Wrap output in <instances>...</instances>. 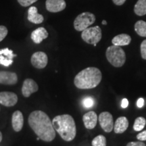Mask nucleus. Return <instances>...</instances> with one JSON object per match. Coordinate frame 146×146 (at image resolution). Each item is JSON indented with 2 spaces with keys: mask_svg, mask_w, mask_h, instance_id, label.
Instances as JSON below:
<instances>
[{
  "mask_svg": "<svg viewBox=\"0 0 146 146\" xmlns=\"http://www.w3.org/2000/svg\"><path fill=\"white\" fill-rule=\"evenodd\" d=\"M102 74L96 67H88L80 71L74 79V85L80 89H90L101 83Z\"/></svg>",
  "mask_w": 146,
  "mask_h": 146,
  "instance_id": "f03ea898",
  "label": "nucleus"
},
{
  "mask_svg": "<svg viewBox=\"0 0 146 146\" xmlns=\"http://www.w3.org/2000/svg\"><path fill=\"white\" fill-rule=\"evenodd\" d=\"M48 35V32L47 31L46 29L43 27H39L32 32L31 37L35 43L39 44L43 41V40L47 39Z\"/></svg>",
  "mask_w": 146,
  "mask_h": 146,
  "instance_id": "dca6fc26",
  "label": "nucleus"
},
{
  "mask_svg": "<svg viewBox=\"0 0 146 146\" xmlns=\"http://www.w3.org/2000/svg\"><path fill=\"white\" fill-rule=\"evenodd\" d=\"M36 1H37V0H18V2L19 3V4L21 5L22 6L27 7L32 5L33 3L36 2Z\"/></svg>",
  "mask_w": 146,
  "mask_h": 146,
  "instance_id": "a878e982",
  "label": "nucleus"
},
{
  "mask_svg": "<svg viewBox=\"0 0 146 146\" xmlns=\"http://www.w3.org/2000/svg\"><path fill=\"white\" fill-rule=\"evenodd\" d=\"M18 76L15 72L10 71H0V84L13 85L17 83Z\"/></svg>",
  "mask_w": 146,
  "mask_h": 146,
  "instance_id": "ddd939ff",
  "label": "nucleus"
},
{
  "mask_svg": "<svg viewBox=\"0 0 146 146\" xmlns=\"http://www.w3.org/2000/svg\"><path fill=\"white\" fill-rule=\"evenodd\" d=\"M146 125V120L145 118L140 117L137 118L135 120L134 125H133V129L135 131H141L143 130Z\"/></svg>",
  "mask_w": 146,
  "mask_h": 146,
  "instance_id": "4be33fe9",
  "label": "nucleus"
},
{
  "mask_svg": "<svg viewBox=\"0 0 146 146\" xmlns=\"http://www.w3.org/2000/svg\"><path fill=\"white\" fill-rule=\"evenodd\" d=\"M129 127V120L125 116H120L116 119L114 125V131L116 134L123 133Z\"/></svg>",
  "mask_w": 146,
  "mask_h": 146,
  "instance_id": "f3484780",
  "label": "nucleus"
},
{
  "mask_svg": "<svg viewBox=\"0 0 146 146\" xmlns=\"http://www.w3.org/2000/svg\"><path fill=\"white\" fill-rule=\"evenodd\" d=\"M144 105V99L142 98H139L137 101V106L139 108H141Z\"/></svg>",
  "mask_w": 146,
  "mask_h": 146,
  "instance_id": "c756f323",
  "label": "nucleus"
},
{
  "mask_svg": "<svg viewBox=\"0 0 146 146\" xmlns=\"http://www.w3.org/2000/svg\"><path fill=\"white\" fill-rule=\"evenodd\" d=\"M39 90L37 83L31 78H27L23 82L22 87V94L25 98H29L31 95Z\"/></svg>",
  "mask_w": 146,
  "mask_h": 146,
  "instance_id": "9b49d317",
  "label": "nucleus"
},
{
  "mask_svg": "<svg viewBox=\"0 0 146 146\" xmlns=\"http://www.w3.org/2000/svg\"><path fill=\"white\" fill-rule=\"evenodd\" d=\"M31 62L35 68L42 69L46 67L48 63V58L45 53L43 52H36L32 55Z\"/></svg>",
  "mask_w": 146,
  "mask_h": 146,
  "instance_id": "6e6552de",
  "label": "nucleus"
},
{
  "mask_svg": "<svg viewBox=\"0 0 146 146\" xmlns=\"http://www.w3.org/2000/svg\"><path fill=\"white\" fill-rule=\"evenodd\" d=\"M28 18L29 21L34 24H41L44 21L43 16L38 13L37 8L35 6L30 7L28 10Z\"/></svg>",
  "mask_w": 146,
  "mask_h": 146,
  "instance_id": "a211bd4d",
  "label": "nucleus"
},
{
  "mask_svg": "<svg viewBox=\"0 0 146 146\" xmlns=\"http://www.w3.org/2000/svg\"><path fill=\"white\" fill-rule=\"evenodd\" d=\"M102 37V29L100 27H88L82 31L81 38L88 44L94 45L95 47L99 43Z\"/></svg>",
  "mask_w": 146,
  "mask_h": 146,
  "instance_id": "39448f33",
  "label": "nucleus"
},
{
  "mask_svg": "<svg viewBox=\"0 0 146 146\" xmlns=\"http://www.w3.org/2000/svg\"><path fill=\"white\" fill-rule=\"evenodd\" d=\"M106 56L108 61L111 65L116 68H120L125 64L126 54L125 51L120 46L113 45L107 48Z\"/></svg>",
  "mask_w": 146,
  "mask_h": 146,
  "instance_id": "20e7f679",
  "label": "nucleus"
},
{
  "mask_svg": "<svg viewBox=\"0 0 146 146\" xmlns=\"http://www.w3.org/2000/svg\"><path fill=\"white\" fill-rule=\"evenodd\" d=\"M134 12L137 16H142L146 14V0H138L135 5Z\"/></svg>",
  "mask_w": 146,
  "mask_h": 146,
  "instance_id": "aec40b11",
  "label": "nucleus"
},
{
  "mask_svg": "<svg viewBox=\"0 0 146 146\" xmlns=\"http://www.w3.org/2000/svg\"><path fill=\"white\" fill-rule=\"evenodd\" d=\"M55 131H57L62 139L71 141L75 138L76 127L74 118L69 114L56 116L52 120Z\"/></svg>",
  "mask_w": 146,
  "mask_h": 146,
  "instance_id": "7ed1b4c3",
  "label": "nucleus"
},
{
  "mask_svg": "<svg viewBox=\"0 0 146 146\" xmlns=\"http://www.w3.org/2000/svg\"><path fill=\"white\" fill-rule=\"evenodd\" d=\"M8 31L6 27L5 26H2V25L0 26V42L2 41L5 39V36L8 35Z\"/></svg>",
  "mask_w": 146,
  "mask_h": 146,
  "instance_id": "393cba45",
  "label": "nucleus"
},
{
  "mask_svg": "<svg viewBox=\"0 0 146 146\" xmlns=\"http://www.w3.org/2000/svg\"><path fill=\"white\" fill-rule=\"evenodd\" d=\"M96 21V16L89 12H83L75 18L74 21V28L77 31H83L92 25Z\"/></svg>",
  "mask_w": 146,
  "mask_h": 146,
  "instance_id": "423d86ee",
  "label": "nucleus"
},
{
  "mask_svg": "<svg viewBox=\"0 0 146 146\" xmlns=\"http://www.w3.org/2000/svg\"><path fill=\"white\" fill-rule=\"evenodd\" d=\"M95 104V100L94 98L91 96H87L85 97V98H83V100H82V105L84 108H91L94 106Z\"/></svg>",
  "mask_w": 146,
  "mask_h": 146,
  "instance_id": "b1692460",
  "label": "nucleus"
},
{
  "mask_svg": "<svg viewBox=\"0 0 146 146\" xmlns=\"http://www.w3.org/2000/svg\"><path fill=\"white\" fill-rule=\"evenodd\" d=\"M83 121L86 129H94L98 123V115L94 111H89L83 115Z\"/></svg>",
  "mask_w": 146,
  "mask_h": 146,
  "instance_id": "4468645a",
  "label": "nucleus"
},
{
  "mask_svg": "<svg viewBox=\"0 0 146 146\" xmlns=\"http://www.w3.org/2000/svg\"><path fill=\"white\" fill-rule=\"evenodd\" d=\"M127 146H146L143 142L139 141H131L127 143Z\"/></svg>",
  "mask_w": 146,
  "mask_h": 146,
  "instance_id": "c85d7f7f",
  "label": "nucleus"
},
{
  "mask_svg": "<svg viewBox=\"0 0 146 146\" xmlns=\"http://www.w3.org/2000/svg\"><path fill=\"white\" fill-rule=\"evenodd\" d=\"M128 106H129V101L127 98H124L121 102V107L123 108H127Z\"/></svg>",
  "mask_w": 146,
  "mask_h": 146,
  "instance_id": "7c9ffc66",
  "label": "nucleus"
},
{
  "mask_svg": "<svg viewBox=\"0 0 146 146\" xmlns=\"http://www.w3.org/2000/svg\"><path fill=\"white\" fill-rule=\"evenodd\" d=\"M16 57L13 51L6 47L0 49V64L3 66L8 67L13 64V58Z\"/></svg>",
  "mask_w": 146,
  "mask_h": 146,
  "instance_id": "9d476101",
  "label": "nucleus"
},
{
  "mask_svg": "<svg viewBox=\"0 0 146 146\" xmlns=\"http://www.w3.org/2000/svg\"><path fill=\"white\" fill-rule=\"evenodd\" d=\"M102 25H107V22L106 21H102Z\"/></svg>",
  "mask_w": 146,
  "mask_h": 146,
  "instance_id": "72a5a7b5",
  "label": "nucleus"
},
{
  "mask_svg": "<svg viewBox=\"0 0 146 146\" xmlns=\"http://www.w3.org/2000/svg\"><path fill=\"white\" fill-rule=\"evenodd\" d=\"M2 138H3V136H2V133H1V131H0V142L2 141Z\"/></svg>",
  "mask_w": 146,
  "mask_h": 146,
  "instance_id": "473e14b6",
  "label": "nucleus"
},
{
  "mask_svg": "<svg viewBox=\"0 0 146 146\" xmlns=\"http://www.w3.org/2000/svg\"><path fill=\"white\" fill-rule=\"evenodd\" d=\"M137 139L139 141H146V130L138 133L137 135Z\"/></svg>",
  "mask_w": 146,
  "mask_h": 146,
  "instance_id": "cd10ccee",
  "label": "nucleus"
},
{
  "mask_svg": "<svg viewBox=\"0 0 146 146\" xmlns=\"http://www.w3.org/2000/svg\"><path fill=\"white\" fill-rule=\"evenodd\" d=\"M140 50H141V55L142 58L146 60V39L144 40L141 43V46H140Z\"/></svg>",
  "mask_w": 146,
  "mask_h": 146,
  "instance_id": "bb28decb",
  "label": "nucleus"
},
{
  "mask_svg": "<svg viewBox=\"0 0 146 146\" xmlns=\"http://www.w3.org/2000/svg\"><path fill=\"white\" fill-rule=\"evenodd\" d=\"M24 125L23 114L20 110H16L13 113L12 116V125L16 132H19L22 130Z\"/></svg>",
  "mask_w": 146,
  "mask_h": 146,
  "instance_id": "2eb2a0df",
  "label": "nucleus"
},
{
  "mask_svg": "<svg viewBox=\"0 0 146 146\" xmlns=\"http://www.w3.org/2000/svg\"><path fill=\"white\" fill-rule=\"evenodd\" d=\"M131 41V37L127 34H120L114 36L112 40L113 45L117 46H125L130 44Z\"/></svg>",
  "mask_w": 146,
  "mask_h": 146,
  "instance_id": "6ab92c4d",
  "label": "nucleus"
},
{
  "mask_svg": "<svg viewBox=\"0 0 146 146\" xmlns=\"http://www.w3.org/2000/svg\"><path fill=\"white\" fill-rule=\"evenodd\" d=\"M18 102V96L14 92L2 91L0 92V104L6 107H12Z\"/></svg>",
  "mask_w": 146,
  "mask_h": 146,
  "instance_id": "1a4fd4ad",
  "label": "nucleus"
},
{
  "mask_svg": "<svg viewBox=\"0 0 146 146\" xmlns=\"http://www.w3.org/2000/svg\"><path fill=\"white\" fill-rule=\"evenodd\" d=\"M92 146H106V138L102 135L96 136L91 142Z\"/></svg>",
  "mask_w": 146,
  "mask_h": 146,
  "instance_id": "5701e85b",
  "label": "nucleus"
},
{
  "mask_svg": "<svg viewBox=\"0 0 146 146\" xmlns=\"http://www.w3.org/2000/svg\"><path fill=\"white\" fill-rule=\"evenodd\" d=\"M135 31L138 35L146 37V22L139 21L135 25Z\"/></svg>",
  "mask_w": 146,
  "mask_h": 146,
  "instance_id": "412c9836",
  "label": "nucleus"
},
{
  "mask_svg": "<svg viewBox=\"0 0 146 146\" xmlns=\"http://www.w3.org/2000/svg\"><path fill=\"white\" fill-rule=\"evenodd\" d=\"M98 121L102 129L106 133L112 132L114 129V121L112 115L108 112H103L99 115Z\"/></svg>",
  "mask_w": 146,
  "mask_h": 146,
  "instance_id": "0eeeda50",
  "label": "nucleus"
},
{
  "mask_svg": "<svg viewBox=\"0 0 146 146\" xmlns=\"http://www.w3.org/2000/svg\"><path fill=\"white\" fill-rule=\"evenodd\" d=\"M45 6L47 11L56 13L64 10L66 3L64 0H46Z\"/></svg>",
  "mask_w": 146,
  "mask_h": 146,
  "instance_id": "f8f14e48",
  "label": "nucleus"
},
{
  "mask_svg": "<svg viewBox=\"0 0 146 146\" xmlns=\"http://www.w3.org/2000/svg\"><path fill=\"white\" fill-rule=\"evenodd\" d=\"M29 125L40 139L46 142L53 141L56 137V131L52 121L46 113L35 110L29 116Z\"/></svg>",
  "mask_w": 146,
  "mask_h": 146,
  "instance_id": "f257e3e1",
  "label": "nucleus"
},
{
  "mask_svg": "<svg viewBox=\"0 0 146 146\" xmlns=\"http://www.w3.org/2000/svg\"><path fill=\"white\" fill-rule=\"evenodd\" d=\"M112 1L116 5H122L125 3L126 0H112Z\"/></svg>",
  "mask_w": 146,
  "mask_h": 146,
  "instance_id": "2f4dec72",
  "label": "nucleus"
}]
</instances>
